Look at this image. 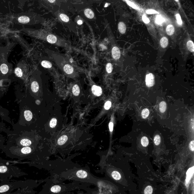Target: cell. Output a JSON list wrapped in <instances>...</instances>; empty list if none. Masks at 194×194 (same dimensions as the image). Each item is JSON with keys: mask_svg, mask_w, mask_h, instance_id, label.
Masks as SVG:
<instances>
[{"mask_svg": "<svg viewBox=\"0 0 194 194\" xmlns=\"http://www.w3.org/2000/svg\"><path fill=\"white\" fill-rule=\"evenodd\" d=\"M19 105V118L16 124H13V130L30 131L33 115L26 97L21 99Z\"/></svg>", "mask_w": 194, "mask_h": 194, "instance_id": "cell-1", "label": "cell"}, {"mask_svg": "<svg viewBox=\"0 0 194 194\" xmlns=\"http://www.w3.org/2000/svg\"><path fill=\"white\" fill-rule=\"evenodd\" d=\"M6 133L8 136L6 144L20 147L32 146V135L30 131L9 129Z\"/></svg>", "mask_w": 194, "mask_h": 194, "instance_id": "cell-2", "label": "cell"}, {"mask_svg": "<svg viewBox=\"0 0 194 194\" xmlns=\"http://www.w3.org/2000/svg\"><path fill=\"white\" fill-rule=\"evenodd\" d=\"M32 146L20 147L6 144L0 148L8 157L21 161L27 159H32L33 150Z\"/></svg>", "mask_w": 194, "mask_h": 194, "instance_id": "cell-3", "label": "cell"}, {"mask_svg": "<svg viewBox=\"0 0 194 194\" xmlns=\"http://www.w3.org/2000/svg\"><path fill=\"white\" fill-rule=\"evenodd\" d=\"M0 182V194L9 193L19 188L25 187L35 188L38 185L37 181L27 179L25 180H2Z\"/></svg>", "mask_w": 194, "mask_h": 194, "instance_id": "cell-4", "label": "cell"}, {"mask_svg": "<svg viewBox=\"0 0 194 194\" xmlns=\"http://www.w3.org/2000/svg\"><path fill=\"white\" fill-rule=\"evenodd\" d=\"M18 167L10 164L4 160L0 159V180H9L13 177L19 178L27 175Z\"/></svg>", "mask_w": 194, "mask_h": 194, "instance_id": "cell-5", "label": "cell"}, {"mask_svg": "<svg viewBox=\"0 0 194 194\" xmlns=\"http://www.w3.org/2000/svg\"><path fill=\"white\" fill-rule=\"evenodd\" d=\"M9 115V111L6 108L3 107L0 105V117L2 120L12 125L13 124L11 120Z\"/></svg>", "mask_w": 194, "mask_h": 194, "instance_id": "cell-6", "label": "cell"}, {"mask_svg": "<svg viewBox=\"0 0 194 194\" xmlns=\"http://www.w3.org/2000/svg\"><path fill=\"white\" fill-rule=\"evenodd\" d=\"M34 187H28L19 188L16 191L4 194H35V192L33 190Z\"/></svg>", "mask_w": 194, "mask_h": 194, "instance_id": "cell-7", "label": "cell"}, {"mask_svg": "<svg viewBox=\"0 0 194 194\" xmlns=\"http://www.w3.org/2000/svg\"><path fill=\"white\" fill-rule=\"evenodd\" d=\"M146 83L147 87H151L155 84L154 77L152 73L147 74L146 77Z\"/></svg>", "mask_w": 194, "mask_h": 194, "instance_id": "cell-8", "label": "cell"}, {"mask_svg": "<svg viewBox=\"0 0 194 194\" xmlns=\"http://www.w3.org/2000/svg\"><path fill=\"white\" fill-rule=\"evenodd\" d=\"M194 174V167L190 168L187 171L186 177L185 180V185L187 187H188L190 184V180L193 176Z\"/></svg>", "mask_w": 194, "mask_h": 194, "instance_id": "cell-9", "label": "cell"}, {"mask_svg": "<svg viewBox=\"0 0 194 194\" xmlns=\"http://www.w3.org/2000/svg\"><path fill=\"white\" fill-rule=\"evenodd\" d=\"M112 57L115 60H118L121 57V52L117 47H114L112 49Z\"/></svg>", "mask_w": 194, "mask_h": 194, "instance_id": "cell-10", "label": "cell"}, {"mask_svg": "<svg viewBox=\"0 0 194 194\" xmlns=\"http://www.w3.org/2000/svg\"><path fill=\"white\" fill-rule=\"evenodd\" d=\"M92 92L94 94L97 96H100L102 94V89L101 87L93 85L92 88Z\"/></svg>", "mask_w": 194, "mask_h": 194, "instance_id": "cell-11", "label": "cell"}, {"mask_svg": "<svg viewBox=\"0 0 194 194\" xmlns=\"http://www.w3.org/2000/svg\"><path fill=\"white\" fill-rule=\"evenodd\" d=\"M76 175L77 177L81 179L86 178L88 175L87 172L83 170H80L77 171Z\"/></svg>", "mask_w": 194, "mask_h": 194, "instance_id": "cell-12", "label": "cell"}, {"mask_svg": "<svg viewBox=\"0 0 194 194\" xmlns=\"http://www.w3.org/2000/svg\"><path fill=\"white\" fill-rule=\"evenodd\" d=\"M39 86L38 83L36 81H33L31 85V89L33 93H36L38 92Z\"/></svg>", "mask_w": 194, "mask_h": 194, "instance_id": "cell-13", "label": "cell"}, {"mask_svg": "<svg viewBox=\"0 0 194 194\" xmlns=\"http://www.w3.org/2000/svg\"><path fill=\"white\" fill-rule=\"evenodd\" d=\"M118 30L121 34H124L126 30V26L123 22H119L118 25Z\"/></svg>", "mask_w": 194, "mask_h": 194, "instance_id": "cell-14", "label": "cell"}, {"mask_svg": "<svg viewBox=\"0 0 194 194\" xmlns=\"http://www.w3.org/2000/svg\"><path fill=\"white\" fill-rule=\"evenodd\" d=\"M63 69L64 71L68 74H71L74 72V69L73 67L70 65L66 64L64 66Z\"/></svg>", "mask_w": 194, "mask_h": 194, "instance_id": "cell-15", "label": "cell"}, {"mask_svg": "<svg viewBox=\"0 0 194 194\" xmlns=\"http://www.w3.org/2000/svg\"><path fill=\"white\" fill-rule=\"evenodd\" d=\"M84 13H85V16L88 18L92 19L94 17V13L90 9H85L84 11Z\"/></svg>", "mask_w": 194, "mask_h": 194, "instance_id": "cell-16", "label": "cell"}, {"mask_svg": "<svg viewBox=\"0 0 194 194\" xmlns=\"http://www.w3.org/2000/svg\"><path fill=\"white\" fill-rule=\"evenodd\" d=\"M160 44L161 46L163 48L167 47L168 44V40L166 37H163L161 39L160 41Z\"/></svg>", "mask_w": 194, "mask_h": 194, "instance_id": "cell-17", "label": "cell"}, {"mask_svg": "<svg viewBox=\"0 0 194 194\" xmlns=\"http://www.w3.org/2000/svg\"><path fill=\"white\" fill-rule=\"evenodd\" d=\"M47 40L49 43L54 44L57 42V38L55 36L53 35H49L47 37Z\"/></svg>", "mask_w": 194, "mask_h": 194, "instance_id": "cell-18", "label": "cell"}, {"mask_svg": "<svg viewBox=\"0 0 194 194\" xmlns=\"http://www.w3.org/2000/svg\"><path fill=\"white\" fill-rule=\"evenodd\" d=\"M166 31L168 35H172L175 32V27L172 25H168L166 28Z\"/></svg>", "mask_w": 194, "mask_h": 194, "instance_id": "cell-19", "label": "cell"}, {"mask_svg": "<svg viewBox=\"0 0 194 194\" xmlns=\"http://www.w3.org/2000/svg\"><path fill=\"white\" fill-rule=\"evenodd\" d=\"M19 22L22 24H26L30 21V18L26 16H21L18 18Z\"/></svg>", "mask_w": 194, "mask_h": 194, "instance_id": "cell-20", "label": "cell"}, {"mask_svg": "<svg viewBox=\"0 0 194 194\" xmlns=\"http://www.w3.org/2000/svg\"><path fill=\"white\" fill-rule=\"evenodd\" d=\"M68 140L67 136L64 135V136H61L58 140V144L59 145H62L66 142Z\"/></svg>", "mask_w": 194, "mask_h": 194, "instance_id": "cell-21", "label": "cell"}, {"mask_svg": "<svg viewBox=\"0 0 194 194\" xmlns=\"http://www.w3.org/2000/svg\"><path fill=\"white\" fill-rule=\"evenodd\" d=\"M159 109L160 112L162 113H164L165 112L167 109V104L165 102H162L159 105Z\"/></svg>", "mask_w": 194, "mask_h": 194, "instance_id": "cell-22", "label": "cell"}, {"mask_svg": "<svg viewBox=\"0 0 194 194\" xmlns=\"http://www.w3.org/2000/svg\"><path fill=\"white\" fill-rule=\"evenodd\" d=\"M187 49L190 52L193 53L194 51V45L192 41L190 40L188 41L187 44Z\"/></svg>", "mask_w": 194, "mask_h": 194, "instance_id": "cell-23", "label": "cell"}, {"mask_svg": "<svg viewBox=\"0 0 194 194\" xmlns=\"http://www.w3.org/2000/svg\"><path fill=\"white\" fill-rule=\"evenodd\" d=\"M1 72L3 74H7L9 71V69H8V67L7 65L5 64H3L0 67Z\"/></svg>", "mask_w": 194, "mask_h": 194, "instance_id": "cell-24", "label": "cell"}, {"mask_svg": "<svg viewBox=\"0 0 194 194\" xmlns=\"http://www.w3.org/2000/svg\"><path fill=\"white\" fill-rule=\"evenodd\" d=\"M112 176L113 178L116 180H119L121 178V175L117 171H114L112 172Z\"/></svg>", "mask_w": 194, "mask_h": 194, "instance_id": "cell-25", "label": "cell"}, {"mask_svg": "<svg viewBox=\"0 0 194 194\" xmlns=\"http://www.w3.org/2000/svg\"><path fill=\"white\" fill-rule=\"evenodd\" d=\"M73 94L76 96H78L80 94V89L78 85H75L74 86L73 88Z\"/></svg>", "mask_w": 194, "mask_h": 194, "instance_id": "cell-26", "label": "cell"}, {"mask_svg": "<svg viewBox=\"0 0 194 194\" xmlns=\"http://www.w3.org/2000/svg\"><path fill=\"white\" fill-rule=\"evenodd\" d=\"M149 110L147 108H144L141 112V116L143 118H146L149 115Z\"/></svg>", "mask_w": 194, "mask_h": 194, "instance_id": "cell-27", "label": "cell"}, {"mask_svg": "<svg viewBox=\"0 0 194 194\" xmlns=\"http://www.w3.org/2000/svg\"><path fill=\"white\" fill-rule=\"evenodd\" d=\"M149 140L146 136H144L141 139V144L144 147H146L148 146L149 144Z\"/></svg>", "mask_w": 194, "mask_h": 194, "instance_id": "cell-28", "label": "cell"}, {"mask_svg": "<svg viewBox=\"0 0 194 194\" xmlns=\"http://www.w3.org/2000/svg\"><path fill=\"white\" fill-rule=\"evenodd\" d=\"M41 65L44 68H49L52 67V64L49 61H44L41 62Z\"/></svg>", "mask_w": 194, "mask_h": 194, "instance_id": "cell-29", "label": "cell"}, {"mask_svg": "<svg viewBox=\"0 0 194 194\" xmlns=\"http://www.w3.org/2000/svg\"><path fill=\"white\" fill-rule=\"evenodd\" d=\"M61 187L59 185H54L51 187L50 189L51 192L54 193H57L61 191Z\"/></svg>", "mask_w": 194, "mask_h": 194, "instance_id": "cell-30", "label": "cell"}, {"mask_svg": "<svg viewBox=\"0 0 194 194\" xmlns=\"http://www.w3.org/2000/svg\"><path fill=\"white\" fill-rule=\"evenodd\" d=\"M9 129L6 128L5 124L0 122V132H4L6 133Z\"/></svg>", "mask_w": 194, "mask_h": 194, "instance_id": "cell-31", "label": "cell"}, {"mask_svg": "<svg viewBox=\"0 0 194 194\" xmlns=\"http://www.w3.org/2000/svg\"><path fill=\"white\" fill-rule=\"evenodd\" d=\"M153 192V188L151 186H148L144 190V194H152Z\"/></svg>", "mask_w": 194, "mask_h": 194, "instance_id": "cell-32", "label": "cell"}, {"mask_svg": "<svg viewBox=\"0 0 194 194\" xmlns=\"http://www.w3.org/2000/svg\"><path fill=\"white\" fill-rule=\"evenodd\" d=\"M15 73L18 77H21L23 76V73L22 70L19 68H16L15 70Z\"/></svg>", "mask_w": 194, "mask_h": 194, "instance_id": "cell-33", "label": "cell"}, {"mask_svg": "<svg viewBox=\"0 0 194 194\" xmlns=\"http://www.w3.org/2000/svg\"><path fill=\"white\" fill-rule=\"evenodd\" d=\"M60 17L61 19L64 22H68L69 21V17H68L66 14H60Z\"/></svg>", "mask_w": 194, "mask_h": 194, "instance_id": "cell-34", "label": "cell"}, {"mask_svg": "<svg viewBox=\"0 0 194 194\" xmlns=\"http://www.w3.org/2000/svg\"><path fill=\"white\" fill-rule=\"evenodd\" d=\"M161 141V139H160V136L159 135H156L154 138V142L156 145L158 146L160 144Z\"/></svg>", "mask_w": 194, "mask_h": 194, "instance_id": "cell-35", "label": "cell"}, {"mask_svg": "<svg viewBox=\"0 0 194 194\" xmlns=\"http://www.w3.org/2000/svg\"><path fill=\"white\" fill-rule=\"evenodd\" d=\"M164 21V19L160 15L157 16L156 17V24L158 25H161Z\"/></svg>", "mask_w": 194, "mask_h": 194, "instance_id": "cell-36", "label": "cell"}, {"mask_svg": "<svg viewBox=\"0 0 194 194\" xmlns=\"http://www.w3.org/2000/svg\"><path fill=\"white\" fill-rule=\"evenodd\" d=\"M113 66L111 63H108L107 64L106 66V69L107 72L108 73H112V71H113Z\"/></svg>", "mask_w": 194, "mask_h": 194, "instance_id": "cell-37", "label": "cell"}, {"mask_svg": "<svg viewBox=\"0 0 194 194\" xmlns=\"http://www.w3.org/2000/svg\"><path fill=\"white\" fill-rule=\"evenodd\" d=\"M57 120L55 118H53L51 120L50 123V128H54L57 124Z\"/></svg>", "mask_w": 194, "mask_h": 194, "instance_id": "cell-38", "label": "cell"}, {"mask_svg": "<svg viewBox=\"0 0 194 194\" xmlns=\"http://www.w3.org/2000/svg\"><path fill=\"white\" fill-rule=\"evenodd\" d=\"M111 106H112V103L110 101H108L105 103V105H104V108L106 110H108L110 108Z\"/></svg>", "mask_w": 194, "mask_h": 194, "instance_id": "cell-39", "label": "cell"}, {"mask_svg": "<svg viewBox=\"0 0 194 194\" xmlns=\"http://www.w3.org/2000/svg\"><path fill=\"white\" fill-rule=\"evenodd\" d=\"M5 138L4 136H0V148L4 145Z\"/></svg>", "mask_w": 194, "mask_h": 194, "instance_id": "cell-40", "label": "cell"}, {"mask_svg": "<svg viewBox=\"0 0 194 194\" xmlns=\"http://www.w3.org/2000/svg\"><path fill=\"white\" fill-rule=\"evenodd\" d=\"M177 20V22L178 23L179 25H181L182 24V22L181 20V17L180 14H177L176 15Z\"/></svg>", "mask_w": 194, "mask_h": 194, "instance_id": "cell-41", "label": "cell"}, {"mask_svg": "<svg viewBox=\"0 0 194 194\" xmlns=\"http://www.w3.org/2000/svg\"><path fill=\"white\" fill-rule=\"evenodd\" d=\"M127 3V4L129 5L130 6H131V7L133 8V9H137V6H136V5L135 4H133V3H132L131 1H126Z\"/></svg>", "mask_w": 194, "mask_h": 194, "instance_id": "cell-42", "label": "cell"}, {"mask_svg": "<svg viewBox=\"0 0 194 194\" xmlns=\"http://www.w3.org/2000/svg\"><path fill=\"white\" fill-rule=\"evenodd\" d=\"M142 19L144 22L146 24H148L150 22L149 19L147 18L146 16L144 15L142 17Z\"/></svg>", "mask_w": 194, "mask_h": 194, "instance_id": "cell-43", "label": "cell"}, {"mask_svg": "<svg viewBox=\"0 0 194 194\" xmlns=\"http://www.w3.org/2000/svg\"><path fill=\"white\" fill-rule=\"evenodd\" d=\"M146 13L148 14H157V13H158L156 11L152 10V9L151 10H147L146 11Z\"/></svg>", "mask_w": 194, "mask_h": 194, "instance_id": "cell-44", "label": "cell"}, {"mask_svg": "<svg viewBox=\"0 0 194 194\" xmlns=\"http://www.w3.org/2000/svg\"><path fill=\"white\" fill-rule=\"evenodd\" d=\"M194 141H191L190 143L189 144L190 149V150L192 151H193L194 150Z\"/></svg>", "mask_w": 194, "mask_h": 194, "instance_id": "cell-45", "label": "cell"}, {"mask_svg": "<svg viewBox=\"0 0 194 194\" xmlns=\"http://www.w3.org/2000/svg\"><path fill=\"white\" fill-rule=\"evenodd\" d=\"M109 128L110 129V131L111 132H112L113 131V124L112 122H110L109 124Z\"/></svg>", "mask_w": 194, "mask_h": 194, "instance_id": "cell-46", "label": "cell"}, {"mask_svg": "<svg viewBox=\"0 0 194 194\" xmlns=\"http://www.w3.org/2000/svg\"><path fill=\"white\" fill-rule=\"evenodd\" d=\"M77 23H78L79 25H81L83 23V22L81 20H79L78 22H77Z\"/></svg>", "mask_w": 194, "mask_h": 194, "instance_id": "cell-47", "label": "cell"}, {"mask_svg": "<svg viewBox=\"0 0 194 194\" xmlns=\"http://www.w3.org/2000/svg\"><path fill=\"white\" fill-rule=\"evenodd\" d=\"M49 1V2L51 3H53L55 2L56 1Z\"/></svg>", "mask_w": 194, "mask_h": 194, "instance_id": "cell-48", "label": "cell"}]
</instances>
